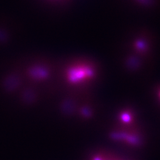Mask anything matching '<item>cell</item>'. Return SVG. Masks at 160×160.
Segmentation results:
<instances>
[{
  "label": "cell",
  "instance_id": "6da1fadb",
  "mask_svg": "<svg viewBox=\"0 0 160 160\" xmlns=\"http://www.w3.org/2000/svg\"><path fill=\"white\" fill-rule=\"evenodd\" d=\"M94 69L86 64H76L72 65L66 69L65 77L71 85H77L89 82L94 78Z\"/></svg>",
  "mask_w": 160,
  "mask_h": 160
},
{
  "label": "cell",
  "instance_id": "7a4b0ae2",
  "mask_svg": "<svg viewBox=\"0 0 160 160\" xmlns=\"http://www.w3.org/2000/svg\"><path fill=\"white\" fill-rule=\"evenodd\" d=\"M122 120L123 122H129L131 120L130 116L129 115V113H124V114L122 115Z\"/></svg>",
  "mask_w": 160,
  "mask_h": 160
}]
</instances>
